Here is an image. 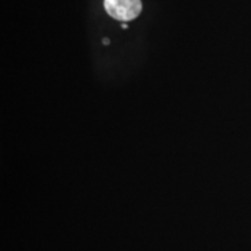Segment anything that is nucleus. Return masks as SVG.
<instances>
[{"label":"nucleus","mask_w":251,"mask_h":251,"mask_svg":"<svg viewBox=\"0 0 251 251\" xmlns=\"http://www.w3.org/2000/svg\"><path fill=\"white\" fill-rule=\"evenodd\" d=\"M102 43H103V45H105V46H108L111 42H109L108 39H103V40H102Z\"/></svg>","instance_id":"2"},{"label":"nucleus","mask_w":251,"mask_h":251,"mask_svg":"<svg viewBox=\"0 0 251 251\" xmlns=\"http://www.w3.org/2000/svg\"><path fill=\"white\" fill-rule=\"evenodd\" d=\"M103 7L113 19L127 23L139 17L142 2L141 0H103Z\"/></svg>","instance_id":"1"},{"label":"nucleus","mask_w":251,"mask_h":251,"mask_svg":"<svg viewBox=\"0 0 251 251\" xmlns=\"http://www.w3.org/2000/svg\"><path fill=\"white\" fill-rule=\"evenodd\" d=\"M122 29H127V28H128V26H127V24H122Z\"/></svg>","instance_id":"3"}]
</instances>
